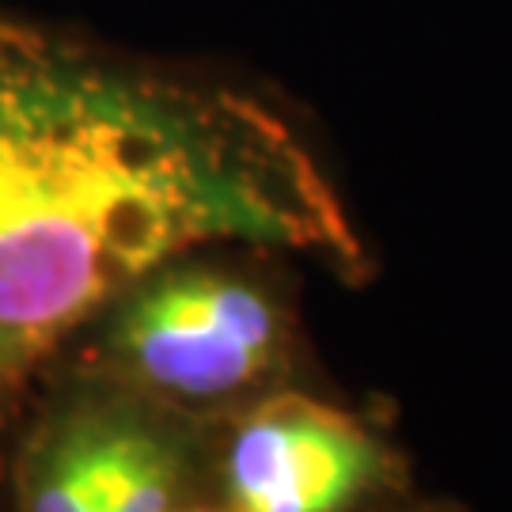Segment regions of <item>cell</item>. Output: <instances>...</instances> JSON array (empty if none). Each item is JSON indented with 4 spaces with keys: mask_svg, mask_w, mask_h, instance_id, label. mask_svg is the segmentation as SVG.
Instances as JSON below:
<instances>
[{
    "mask_svg": "<svg viewBox=\"0 0 512 512\" xmlns=\"http://www.w3.org/2000/svg\"><path fill=\"white\" fill-rule=\"evenodd\" d=\"M399 471L357 414L281 387L228 414L213 467L228 512H357Z\"/></svg>",
    "mask_w": 512,
    "mask_h": 512,
    "instance_id": "277c9868",
    "label": "cell"
},
{
    "mask_svg": "<svg viewBox=\"0 0 512 512\" xmlns=\"http://www.w3.org/2000/svg\"><path fill=\"white\" fill-rule=\"evenodd\" d=\"M186 512H228V509H224V505H220V509H209V505H190Z\"/></svg>",
    "mask_w": 512,
    "mask_h": 512,
    "instance_id": "5b68a950",
    "label": "cell"
},
{
    "mask_svg": "<svg viewBox=\"0 0 512 512\" xmlns=\"http://www.w3.org/2000/svg\"><path fill=\"white\" fill-rule=\"evenodd\" d=\"M92 372L194 418L281 387L293 311L266 277L186 255L141 277L92 323Z\"/></svg>",
    "mask_w": 512,
    "mask_h": 512,
    "instance_id": "7a4b0ae2",
    "label": "cell"
},
{
    "mask_svg": "<svg viewBox=\"0 0 512 512\" xmlns=\"http://www.w3.org/2000/svg\"><path fill=\"white\" fill-rule=\"evenodd\" d=\"M213 243L361 255L266 103L0 19V421L126 289Z\"/></svg>",
    "mask_w": 512,
    "mask_h": 512,
    "instance_id": "6da1fadb",
    "label": "cell"
},
{
    "mask_svg": "<svg viewBox=\"0 0 512 512\" xmlns=\"http://www.w3.org/2000/svg\"><path fill=\"white\" fill-rule=\"evenodd\" d=\"M202 471V418L88 372L27 425L12 512H186Z\"/></svg>",
    "mask_w": 512,
    "mask_h": 512,
    "instance_id": "3957f363",
    "label": "cell"
}]
</instances>
